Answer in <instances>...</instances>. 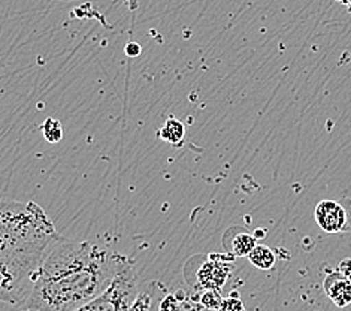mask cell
<instances>
[{
	"instance_id": "5b68a950",
	"label": "cell",
	"mask_w": 351,
	"mask_h": 311,
	"mask_svg": "<svg viewBox=\"0 0 351 311\" xmlns=\"http://www.w3.org/2000/svg\"><path fill=\"white\" fill-rule=\"evenodd\" d=\"M230 266L217 257L208 260L197 271V283L200 288L206 290H221L224 283L228 281Z\"/></svg>"
},
{
	"instance_id": "30bf717a",
	"label": "cell",
	"mask_w": 351,
	"mask_h": 311,
	"mask_svg": "<svg viewBox=\"0 0 351 311\" xmlns=\"http://www.w3.org/2000/svg\"><path fill=\"white\" fill-rule=\"evenodd\" d=\"M43 133L44 138L51 142V144H56V142L63 139V128L58 120L56 119H47L43 124Z\"/></svg>"
},
{
	"instance_id": "9c48e42d",
	"label": "cell",
	"mask_w": 351,
	"mask_h": 311,
	"mask_svg": "<svg viewBox=\"0 0 351 311\" xmlns=\"http://www.w3.org/2000/svg\"><path fill=\"white\" fill-rule=\"evenodd\" d=\"M256 241H257V238L252 233L241 232V233L235 235L232 240V253L238 257L248 256L250 251H252L257 246Z\"/></svg>"
},
{
	"instance_id": "277c9868",
	"label": "cell",
	"mask_w": 351,
	"mask_h": 311,
	"mask_svg": "<svg viewBox=\"0 0 351 311\" xmlns=\"http://www.w3.org/2000/svg\"><path fill=\"white\" fill-rule=\"evenodd\" d=\"M315 222L319 223L320 228L328 233H338L344 229L347 222V213L337 200H322L317 205L315 211Z\"/></svg>"
},
{
	"instance_id": "52a82bcc",
	"label": "cell",
	"mask_w": 351,
	"mask_h": 311,
	"mask_svg": "<svg viewBox=\"0 0 351 311\" xmlns=\"http://www.w3.org/2000/svg\"><path fill=\"white\" fill-rule=\"evenodd\" d=\"M186 137V126L177 119L166 120L163 128L158 130V138L168 142L171 146H178Z\"/></svg>"
},
{
	"instance_id": "6da1fadb",
	"label": "cell",
	"mask_w": 351,
	"mask_h": 311,
	"mask_svg": "<svg viewBox=\"0 0 351 311\" xmlns=\"http://www.w3.org/2000/svg\"><path fill=\"white\" fill-rule=\"evenodd\" d=\"M121 257L95 242L62 238L45 257L21 308L82 310L110 284Z\"/></svg>"
},
{
	"instance_id": "5bb4252c",
	"label": "cell",
	"mask_w": 351,
	"mask_h": 311,
	"mask_svg": "<svg viewBox=\"0 0 351 311\" xmlns=\"http://www.w3.org/2000/svg\"><path fill=\"white\" fill-rule=\"evenodd\" d=\"M337 2H341V3H344L347 8H348V11L351 12V0H337Z\"/></svg>"
},
{
	"instance_id": "8fae6325",
	"label": "cell",
	"mask_w": 351,
	"mask_h": 311,
	"mask_svg": "<svg viewBox=\"0 0 351 311\" xmlns=\"http://www.w3.org/2000/svg\"><path fill=\"white\" fill-rule=\"evenodd\" d=\"M200 302H202L204 307H208V308H221L223 299L220 297L219 290H208L202 297V299H200Z\"/></svg>"
},
{
	"instance_id": "7a4b0ae2",
	"label": "cell",
	"mask_w": 351,
	"mask_h": 311,
	"mask_svg": "<svg viewBox=\"0 0 351 311\" xmlns=\"http://www.w3.org/2000/svg\"><path fill=\"white\" fill-rule=\"evenodd\" d=\"M62 238L36 203L0 199V302L24 306L45 257Z\"/></svg>"
},
{
	"instance_id": "4fadbf2b",
	"label": "cell",
	"mask_w": 351,
	"mask_h": 311,
	"mask_svg": "<svg viewBox=\"0 0 351 311\" xmlns=\"http://www.w3.org/2000/svg\"><path fill=\"white\" fill-rule=\"evenodd\" d=\"M338 271H339L341 274L347 275L348 279H350V277H351V259L341 260L339 265H338Z\"/></svg>"
},
{
	"instance_id": "8992f818",
	"label": "cell",
	"mask_w": 351,
	"mask_h": 311,
	"mask_svg": "<svg viewBox=\"0 0 351 311\" xmlns=\"http://www.w3.org/2000/svg\"><path fill=\"white\" fill-rule=\"evenodd\" d=\"M324 292L333 304L339 308H344L351 304V280L347 275L338 273H332L324 279Z\"/></svg>"
},
{
	"instance_id": "3957f363",
	"label": "cell",
	"mask_w": 351,
	"mask_h": 311,
	"mask_svg": "<svg viewBox=\"0 0 351 311\" xmlns=\"http://www.w3.org/2000/svg\"><path fill=\"white\" fill-rule=\"evenodd\" d=\"M139 286L138 275L135 271V265L132 260L124 256L121 257L119 268L112 277L110 284L106 286L105 290L96 297L93 301L82 310H93V311H121L132 310L133 304L138 298Z\"/></svg>"
},
{
	"instance_id": "ba28073f",
	"label": "cell",
	"mask_w": 351,
	"mask_h": 311,
	"mask_svg": "<svg viewBox=\"0 0 351 311\" xmlns=\"http://www.w3.org/2000/svg\"><path fill=\"white\" fill-rule=\"evenodd\" d=\"M247 257L250 259V264L263 271L272 270L275 265L274 251L266 246H256L252 251H250V255Z\"/></svg>"
},
{
	"instance_id": "7c38bea8",
	"label": "cell",
	"mask_w": 351,
	"mask_h": 311,
	"mask_svg": "<svg viewBox=\"0 0 351 311\" xmlns=\"http://www.w3.org/2000/svg\"><path fill=\"white\" fill-rule=\"evenodd\" d=\"M124 51H126L129 57H138L141 54V45L136 44V42H129Z\"/></svg>"
}]
</instances>
